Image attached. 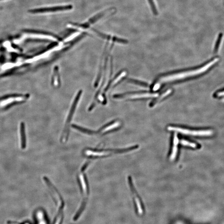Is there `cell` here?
Masks as SVG:
<instances>
[{
    "mask_svg": "<svg viewBox=\"0 0 224 224\" xmlns=\"http://www.w3.org/2000/svg\"><path fill=\"white\" fill-rule=\"evenodd\" d=\"M36 217L38 219V224H47L42 211H38L36 214Z\"/></svg>",
    "mask_w": 224,
    "mask_h": 224,
    "instance_id": "obj_13",
    "label": "cell"
},
{
    "mask_svg": "<svg viewBox=\"0 0 224 224\" xmlns=\"http://www.w3.org/2000/svg\"><path fill=\"white\" fill-rule=\"evenodd\" d=\"M147 1H148L149 4L150 5L151 9L152 10V13H153L154 15H158V10H157V8H156V5L155 4L154 0H147Z\"/></svg>",
    "mask_w": 224,
    "mask_h": 224,
    "instance_id": "obj_15",
    "label": "cell"
},
{
    "mask_svg": "<svg viewBox=\"0 0 224 224\" xmlns=\"http://www.w3.org/2000/svg\"><path fill=\"white\" fill-rule=\"evenodd\" d=\"M113 10H114L113 8H109L107 10L101 12L100 13L97 14L96 15L91 18L87 22L84 23L79 24V23H71V24L74 26H76V27L84 29H87L89 28L90 25L94 24L95 22L98 21L99 19L103 17L104 16L107 15V14H109L110 13H113Z\"/></svg>",
    "mask_w": 224,
    "mask_h": 224,
    "instance_id": "obj_4",
    "label": "cell"
},
{
    "mask_svg": "<svg viewBox=\"0 0 224 224\" xmlns=\"http://www.w3.org/2000/svg\"><path fill=\"white\" fill-rule=\"evenodd\" d=\"M217 95L218 97H221V96H224V91H220L217 93Z\"/></svg>",
    "mask_w": 224,
    "mask_h": 224,
    "instance_id": "obj_19",
    "label": "cell"
},
{
    "mask_svg": "<svg viewBox=\"0 0 224 224\" xmlns=\"http://www.w3.org/2000/svg\"><path fill=\"white\" fill-rule=\"evenodd\" d=\"M180 143L181 145H183V146H188V147L196 149L199 147L198 144H196V143L190 142V141L186 140H181L180 141Z\"/></svg>",
    "mask_w": 224,
    "mask_h": 224,
    "instance_id": "obj_12",
    "label": "cell"
},
{
    "mask_svg": "<svg viewBox=\"0 0 224 224\" xmlns=\"http://www.w3.org/2000/svg\"><path fill=\"white\" fill-rule=\"evenodd\" d=\"M58 69H57V67H56V69H55V71H54V74L53 75V85L55 86V87H57V86L59 85V84L58 83V82L59 81V74L58 73Z\"/></svg>",
    "mask_w": 224,
    "mask_h": 224,
    "instance_id": "obj_14",
    "label": "cell"
},
{
    "mask_svg": "<svg viewBox=\"0 0 224 224\" xmlns=\"http://www.w3.org/2000/svg\"><path fill=\"white\" fill-rule=\"evenodd\" d=\"M28 224V223H26V224Z\"/></svg>",
    "mask_w": 224,
    "mask_h": 224,
    "instance_id": "obj_20",
    "label": "cell"
},
{
    "mask_svg": "<svg viewBox=\"0 0 224 224\" xmlns=\"http://www.w3.org/2000/svg\"><path fill=\"white\" fill-rule=\"evenodd\" d=\"M172 90L170 89L168 90V91H166V92H165V93H163V94H162V95L161 96V97H160V98L158 99L157 100L156 102H155V104L156 103L159 102L162 99H163V98H164L166 97L167 95H169L170 93L171 92H172Z\"/></svg>",
    "mask_w": 224,
    "mask_h": 224,
    "instance_id": "obj_17",
    "label": "cell"
},
{
    "mask_svg": "<svg viewBox=\"0 0 224 224\" xmlns=\"http://www.w3.org/2000/svg\"><path fill=\"white\" fill-rule=\"evenodd\" d=\"M93 30L96 33V34H97L99 36H100L101 38H103V39H105L106 40H110L112 42L123 43V44H126V43H127V40L118 38L117 37H112V36H110V35L105 34L103 33H101L100 32L94 29H93Z\"/></svg>",
    "mask_w": 224,
    "mask_h": 224,
    "instance_id": "obj_8",
    "label": "cell"
},
{
    "mask_svg": "<svg viewBox=\"0 0 224 224\" xmlns=\"http://www.w3.org/2000/svg\"><path fill=\"white\" fill-rule=\"evenodd\" d=\"M0 1H1V0H0Z\"/></svg>",
    "mask_w": 224,
    "mask_h": 224,
    "instance_id": "obj_21",
    "label": "cell"
},
{
    "mask_svg": "<svg viewBox=\"0 0 224 224\" xmlns=\"http://www.w3.org/2000/svg\"><path fill=\"white\" fill-rule=\"evenodd\" d=\"M81 91L78 92V94H77V97L76 98L73 106H72V108H71L70 112H69V115L68 117L67 120L66 124L65 127L63 135H62L61 138V140L63 141V142H66L68 138L69 127V126L71 120H72V116H73V114H74L76 105L78 103L79 99L80 98L81 95Z\"/></svg>",
    "mask_w": 224,
    "mask_h": 224,
    "instance_id": "obj_5",
    "label": "cell"
},
{
    "mask_svg": "<svg viewBox=\"0 0 224 224\" xmlns=\"http://www.w3.org/2000/svg\"><path fill=\"white\" fill-rule=\"evenodd\" d=\"M223 34L222 33H220L219 35L218 38H217L216 44H215V51L217 50L218 49L219 47L221 42L222 38H223Z\"/></svg>",
    "mask_w": 224,
    "mask_h": 224,
    "instance_id": "obj_16",
    "label": "cell"
},
{
    "mask_svg": "<svg viewBox=\"0 0 224 224\" xmlns=\"http://www.w3.org/2000/svg\"><path fill=\"white\" fill-rule=\"evenodd\" d=\"M218 58H215L211 60L208 63H207L203 67L194 70L181 72L178 74H172V75L166 76L165 77H162L160 78V81L158 84H156L154 86V90L156 91L159 89L160 87V83L183 79V78H188L191 76H196V75L202 74L204 72H206L208 69L211 68V67L214 65L218 61Z\"/></svg>",
    "mask_w": 224,
    "mask_h": 224,
    "instance_id": "obj_1",
    "label": "cell"
},
{
    "mask_svg": "<svg viewBox=\"0 0 224 224\" xmlns=\"http://www.w3.org/2000/svg\"><path fill=\"white\" fill-rule=\"evenodd\" d=\"M73 8V6L71 5H64V6H56L52 7H47L36 8L31 10L30 12L33 13H45L67 11L70 10Z\"/></svg>",
    "mask_w": 224,
    "mask_h": 224,
    "instance_id": "obj_6",
    "label": "cell"
},
{
    "mask_svg": "<svg viewBox=\"0 0 224 224\" xmlns=\"http://www.w3.org/2000/svg\"><path fill=\"white\" fill-rule=\"evenodd\" d=\"M59 215L57 216V219H56V221H55V224H60L61 223V219H62V211H59Z\"/></svg>",
    "mask_w": 224,
    "mask_h": 224,
    "instance_id": "obj_18",
    "label": "cell"
},
{
    "mask_svg": "<svg viewBox=\"0 0 224 224\" xmlns=\"http://www.w3.org/2000/svg\"><path fill=\"white\" fill-rule=\"evenodd\" d=\"M24 99L25 98L23 97L9 98L6 99L4 100L1 101L0 102V106H4L9 104L13 102L21 101L24 100Z\"/></svg>",
    "mask_w": 224,
    "mask_h": 224,
    "instance_id": "obj_10",
    "label": "cell"
},
{
    "mask_svg": "<svg viewBox=\"0 0 224 224\" xmlns=\"http://www.w3.org/2000/svg\"><path fill=\"white\" fill-rule=\"evenodd\" d=\"M121 125V122L119 121H116L114 122L113 123H110L106 125V126H104L102 127L101 129H100L98 131H92V130H89V129H84L83 127L78 126L77 127V130H79V131L81 132L90 135H93L95 134H101L102 135H106L108 132H110V131H112L114 129H116L117 128L119 127Z\"/></svg>",
    "mask_w": 224,
    "mask_h": 224,
    "instance_id": "obj_3",
    "label": "cell"
},
{
    "mask_svg": "<svg viewBox=\"0 0 224 224\" xmlns=\"http://www.w3.org/2000/svg\"><path fill=\"white\" fill-rule=\"evenodd\" d=\"M169 131L176 132H180L183 134L195 136L208 137L212 136L213 134V130L211 129L207 130H191L190 129L181 128L173 126H169L167 127Z\"/></svg>",
    "mask_w": 224,
    "mask_h": 224,
    "instance_id": "obj_2",
    "label": "cell"
},
{
    "mask_svg": "<svg viewBox=\"0 0 224 224\" xmlns=\"http://www.w3.org/2000/svg\"><path fill=\"white\" fill-rule=\"evenodd\" d=\"M179 140L177 134H174V138H173V144L172 149L171 153L170 159L171 161H174L177 157V152H178V146L179 144Z\"/></svg>",
    "mask_w": 224,
    "mask_h": 224,
    "instance_id": "obj_9",
    "label": "cell"
},
{
    "mask_svg": "<svg viewBox=\"0 0 224 224\" xmlns=\"http://www.w3.org/2000/svg\"><path fill=\"white\" fill-rule=\"evenodd\" d=\"M157 93H140V94H132L120 96V95H115V98H127L129 99H136L140 98H155L158 97Z\"/></svg>",
    "mask_w": 224,
    "mask_h": 224,
    "instance_id": "obj_7",
    "label": "cell"
},
{
    "mask_svg": "<svg viewBox=\"0 0 224 224\" xmlns=\"http://www.w3.org/2000/svg\"><path fill=\"white\" fill-rule=\"evenodd\" d=\"M20 133H21V148L24 149L26 146V141H25V127L24 124L22 123L20 128Z\"/></svg>",
    "mask_w": 224,
    "mask_h": 224,
    "instance_id": "obj_11",
    "label": "cell"
}]
</instances>
